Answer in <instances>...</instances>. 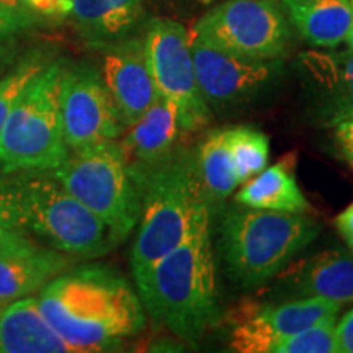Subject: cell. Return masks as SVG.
<instances>
[{
    "label": "cell",
    "instance_id": "obj_1",
    "mask_svg": "<svg viewBox=\"0 0 353 353\" xmlns=\"http://www.w3.org/2000/svg\"><path fill=\"white\" fill-rule=\"evenodd\" d=\"M39 307L72 352H107L145 325L138 291L108 265H82L39 291Z\"/></svg>",
    "mask_w": 353,
    "mask_h": 353
},
{
    "label": "cell",
    "instance_id": "obj_2",
    "mask_svg": "<svg viewBox=\"0 0 353 353\" xmlns=\"http://www.w3.org/2000/svg\"><path fill=\"white\" fill-rule=\"evenodd\" d=\"M0 219L70 257H101L118 245L107 224L70 195L52 170L3 172Z\"/></svg>",
    "mask_w": 353,
    "mask_h": 353
},
{
    "label": "cell",
    "instance_id": "obj_3",
    "mask_svg": "<svg viewBox=\"0 0 353 353\" xmlns=\"http://www.w3.org/2000/svg\"><path fill=\"white\" fill-rule=\"evenodd\" d=\"M141 192L138 234L131 250L132 276L208 226L211 205L203 190L196 152L175 149L149 167H130Z\"/></svg>",
    "mask_w": 353,
    "mask_h": 353
},
{
    "label": "cell",
    "instance_id": "obj_4",
    "mask_svg": "<svg viewBox=\"0 0 353 353\" xmlns=\"http://www.w3.org/2000/svg\"><path fill=\"white\" fill-rule=\"evenodd\" d=\"M144 311L183 342L198 343L221 319L210 224L134 278Z\"/></svg>",
    "mask_w": 353,
    "mask_h": 353
},
{
    "label": "cell",
    "instance_id": "obj_5",
    "mask_svg": "<svg viewBox=\"0 0 353 353\" xmlns=\"http://www.w3.org/2000/svg\"><path fill=\"white\" fill-rule=\"evenodd\" d=\"M321 224L311 216L280 213L239 205L221 223V254L232 283L255 288L291 263L319 236Z\"/></svg>",
    "mask_w": 353,
    "mask_h": 353
},
{
    "label": "cell",
    "instance_id": "obj_6",
    "mask_svg": "<svg viewBox=\"0 0 353 353\" xmlns=\"http://www.w3.org/2000/svg\"><path fill=\"white\" fill-rule=\"evenodd\" d=\"M52 174L107 224L118 244L138 226L141 192L118 139L70 149Z\"/></svg>",
    "mask_w": 353,
    "mask_h": 353
},
{
    "label": "cell",
    "instance_id": "obj_7",
    "mask_svg": "<svg viewBox=\"0 0 353 353\" xmlns=\"http://www.w3.org/2000/svg\"><path fill=\"white\" fill-rule=\"evenodd\" d=\"M64 61H51L30 82L8 114L0 138L3 172L54 170L68 157L59 110Z\"/></svg>",
    "mask_w": 353,
    "mask_h": 353
},
{
    "label": "cell",
    "instance_id": "obj_8",
    "mask_svg": "<svg viewBox=\"0 0 353 353\" xmlns=\"http://www.w3.org/2000/svg\"><path fill=\"white\" fill-rule=\"evenodd\" d=\"M203 43L247 59H281L290 46V23L276 0H226L193 25Z\"/></svg>",
    "mask_w": 353,
    "mask_h": 353
},
{
    "label": "cell",
    "instance_id": "obj_9",
    "mask_svg": "<svg viewBox=\"0 0 353 353\" xmlns=\"http://www.w3.org/2000/svg\"><path fill=\"white\" fill-rule=\"evenodd\" d=\"M143 39L159 95L175 107L182 132L208 125L213 112L198 85L188 30L175 20L154 19Z\"/></svg>",
    "mask_w": 353,
    "mask_h": 353
},
{
    "label": "cell",
    "instance_id": "obj_10",
    "mask_svg": "<svg viewBox=\"0 0 353 353\" xmlns=\"http://www.w3.org/2000/svg\"><path fill=\"white\" fill-rule=\"evenodd\" d=\"M59 110L69 151L118 139L126 130L103 77L88 64L64 63L59 81Z\"/></svg>",
    "mask_w": 353,
    "mask_h": 353
},
{
    "label": "cell",
    "instance_id": "obj_11",
    "mask_svg": "<svg viewBox=\"0 0 353 353\" xmlns=\"http://www.w3.org/2000/svg\"><path fill=\"white\" fill-rule=\"evenodd\" d=\"M193 64L201 95L211 112L242 107L260 97L281 72V61L234 56L190 33Z\"/></svg>",
    "mask_w": 353,
    "mask_h": 353
},
{
    "label": "cell",
    "instance_id": "obj_12",
    "mask_svg": "<svg viewBox=\"0 0 353 353\" xmlns=\"http://www.w3.org/2000/svg\"><path fill=\"white\" fill-rule=\"evenodd\" d=\"M342 304L325 298L304 296L275 307H263L242 319L231 335V348L241 353H270L278 339L337 319Z\"/></svg>",
    "mask_w": 353,
    "mask_h": 353
},
{
    "label": "cell",
    "instance_id": "obj_13",
    "mask_svg": "<svg viewBox=\"0 0 353 353\" xmlns=\"http://www.w3.org/2000/svg\"><path fill=\"white\" fill-rule=\"evenodd\" d=\"M100 74L126 128L159 97L143 38H121L110 43L103 52Z\"/></svg>",
    "mask_w": 353,
    "mask_h": 353
},
{
    "label": "cell",
    "instance_id": "obj_14",
    "mask_svg": "<svg viewBox=\"0 0 353 353\" xmlns=\"http://www.w3.org/2000/svg\"><path fill=\"white\" fill-rule=\"evenodd\" d=\"M299 63L317 123L335 128L353 117V51L304 52Z\"/></svg>",
    "mask_w": 353,
    "mask_h": 353
},
{
    "label": "cell",
    "instance_id": "obj_15",
    "mask_svg": "<svg viewBox=\"0 0 353 353\" xmlns=\"http://www.w3.org/2000/svg\"><path fill=\"white\" fill-rule=\"evenodd\" d=\"M72 265L70 255L26 239L0 247V299L12 303L39 293Z\"/></svg>",
    "mask_w": 353,
    "mask_h": 353
},
{
    "label": "cell",
    "instance_id": "obj_16",
    "mask_svg": "<svg viewBox=\"0 0 353 353\" xmlns=\"http://www.w3.org/2000/svg\"><path fill=\"white\" fill-rule=\"evenodd\" d=\"M180 134L182 128L175 107L159 95L121 134L120 144L128 165L139 169L164 161L176 149Z\"/></svg>",
    "mask_w": 353,
    "mask_h": 353
},
{
    "label": "cell",
    "instance_id": "obj_17",
    "mask_svg": "<svg viewBox=\"0 0 353 353\" xmlns=\"http://www.w3.org/2000/svg\"><path fill=\"white\" fill-rule=\"evenodd\" d=\"M72 352L39 307L38 298L25 296L8 303L0 316V353Z\"/></svg>",
    "mask_w": 353,
    "mask_h": 353
},
{
    "label": "cell",
    "instance_id": "obj_18",
    "mask_svg": "<svg viewBox=\"0 0 353 353\" xmlns=\"http://www.w3.org/2000/svg\"><path fill=\"white\" fill-rule=\"evenodd\" d=\"M286 285L299 298H325L342 306L353 303V254L329 249L303 262L286 278Z\"/></svg>",
    "mask_w": 353,
    "mask_h": 353
},
{
    "label": "cell",
    "instance_id": "obj_19",
    "mask_svg": "<svg viewBox=\"0 0 353 353\" xmlns=\"http://www.w3.org/2000/svg\"><path fill=\"white\" fill-rule=\"evenodd\" d=\"M280 3L311 46L332 50L347 41L353 0H280Z\"/></svg>",
    "mask_w": 353,
    "mask_h": 353
},
{
    "label": "cell",
    "instance_id": "obj_20",
    "mask_svg": "<svg viewBox=\"0 0 353 353\" xmlns=\"http://www.w3.org/2000/svg\"><path fill=\"white\" fill-rule=\"evenodd\" d=\"M236 203L249 208L307 214L311 205L303 195L293 172V162H276L245 182L236 195Z\"/></svg>",
    "mask_w": 353,
    "mask_h": 353
},
{
    "label": "cell",
    "instance_id": "obj_21",
    "mask_svg": "<svg viewBox=\"0 0 353 353\" xmlns=\"http://www.w3.org/2000/svg\"><path fill=\"white\" fill-rule=\"evenodd\" d=\"M70 6L83 37L99 44L125 38L143 17V0H70Z\"/></svg>",
    "mask_w": 353,
    "mask_h": 353
},
{
    "label": "cell",
    "instance_id": "obj_22",
    "mask_svg": "<svg viewBox=\"0 0 353 353\" xmlns=\"http://www.w3.org/2000/svg\"><path fill=\"white\" fill-rule=\"evenodd\" d=\"M200 180L210 205H219L239 187L241 180L234 159L229 128L211 131L196 151Z\"/></svg>",
    "mask_w": 353,
    "mask_h": 353
},
{
    "label": "cell",
    "instance_id": "obj_23",
    "mask_svg": "<svg viewBox=\"0 0 353 353\" xmlns=\"http://www.w3.org/2000/svg\"><path fill=\"white\" fill-rule=\"evenodd\" d=\"M234 159L241 183L252 179L268 164L270 143L262 131L249 126L229 128Z\"/></svg>",
    "mask_w": 353,
    "mask_h": 353
},
{
    "label": "cell",
    "instance_id": "obj_24",
    "mask_svg": "<svg viewBox=\"0 0 353 353\" xmlns=\"http://www.w3.org/2000/svg\"><path fill=\"white\" fill-rule=\"evenodd\" d=\"M50 63L51 61L43 52L33 51L32 54L25 56L19 64L13 65L6 76L0 77V138L17 100L30 85V82Z\"/></svg>",
    "mask_w": 353,
    "mask_h": 353
},
{
    "label": "cell",
    "instance_id": "obj_25",
    "mask_svg": "<svg viewBox=\"0 0 353 353\" xmlns=\"http://www.w3.org/2000/svg\"><path fill=\"white\" fill-rule=\"evenodd\" d=\"M335 321H325L278 339L270 353H339L335 339Z\"/></svg>",
    "mask_w": 353,
    "mask_h": 353
},
{
    "label": "cell",
    "instance_id": "obj_26",
    "mask_svg": "<svg viewBox=\"0 0 353 353\" xmlns=\"http://www.w3.org/2000/svg\"><path fill=\"white\" fill-rule=\"evenodd\" d=\"M34 25V15L28 8H12L0 6V41L25 32Z\"/></svg>",
    "mask_w": 353,
    "mask_h": 353
},
{
    "label": "cell",
    "instance_id": "obj_27",
    "mask_svg": "<svg viewBox=\"0 0 353 353\" xmlns=\"http://www.w3.org/2000/svg\"><path fill=\"white\" fill-rule=\"evenodd\" d=\"M21 6L44 17H68L72 8L70 0H21Z\"/></svg>",
    "mask_w": 353,
    "mask_h": 353
},
{
    "label": "cell",
    "instance_id": "obj_28",
    "mask_svg": "<svg viewBox=\"0 0 353 353\" xmlns=\"http://www.w3.org/2000/svg\"><path fill=\"white\" fill-rule=\"evenodd\" d=\"M339 353H353V309L335 324Z\"/></svg>",
    "mask_w": 353,
    "mask_h": 353
},
{
    "label": "cell",
    "instance_id": "obj_29",
    "mask_svg": "<svg viewBox=\"0 0 353 353\" xmlns=\"http://www.w3.org/2000/svg\"><path fill=\"white\" fill-rule=\"evenodd\" d=\"M335 228L353 254V201L335 218Z\"/></svg>",
    "mask_w": 353,
    "mask_h": 353
},
{
    "label": "cell",
    "instance_id": "obj_30",
    "mask_svg": "<svg viewBox=\"0 0 353 353\" xmlns=\"http://www.w3.org/2000/svg\"><path fill=\"white\" fill-rule=\"evenodd\" d=\"M23 239H26L25 234H21L19 231H13V229L8 228L7 224L0 219V247L15 244V242H20Z\"/></svg>",
    "mask_w": 353,
    "mask_h": 353
},
{
    "label": "cell",
    "instance_id": "obj_31",
    "mask_svg": "<svg viewBox=\"0 0 353 353\" xmlns=\"http://www.w3.org/2000/svg\"><path fill=\"white\" fill-rule=\"evenodd\" d=\"M335 141H350L353 143V117L347 118L335 126Z\"/></svg>",
    "mask_w": 353,
    "mask_h": 353
},
{
    "label": "cell",
    "instance_id": "obj_32",
    "mask_svg": "<svg viewBox=\"0 0 353 353\" xmlns=\"http://www.w3.org/2000/svg\"><path fill=\"white\" fill-rule=\"evenodd\" d=\"M337 148L347 164L353 169V143H350V141H337Z\"/></svg>",
    "mask_w": 353,
    "mask_h": 353
},
{
    "label": "cell",
    "instance_id": "obj_33",
    "mask_svg": "<svg viewBox=\"0 0 353 353\" xmlns=\"http://www.w3.org/2000/svg\"><path fill=\"white\" fill-rule=\"evenodd\" d=\"M12 59H13V51L8 46L0 44V72L6 70L8 65H10Z\"/></svg>",
    "mask_w": 353,
    "mask_h": 353
},
{
    "label": "cell",
    "instance_id": "obj_34",
    "mask_svg": "<svg viewBox=\"0 0 353 353\" xmlns=\"http://www.w3.org/2000/svg\"><path fill=\"white\" fill-rule=\"evenodd\" d=\"M0 6L12 7V8H21V0H0Z\"/></svg>",
    "mask_w": 353,
    "mask_h": 353
},
{
    "label": "cell",
    "instance_id": "obj_35",
    "mask_svg": "<svg viewBox=\"0 0 353 353\" xmlns=\"http://www.w3.org/2000/svg\"><path fill=\"white\" fill-rule=\"evenodd\" d=\"M347 43H348V50L353 51V19L350 25V32H348V37H347Z\"/></svg>",
    "mask_w": 353,
    "mask_h": 353
},
{
    "label": "cell",
    "instance_id": "obj_36",
    "mask_svg": "<svg viewBox=\"0 0 353 353\" xmlns=\"http://www.w3.org/2000/svg\"><path fill=\"white\" fill-rule=\"evenodd\" d=\"M7 306H8V303L3 301V299H0V316L3 314V311H6Z\"/></svg>",
    "mask_w": 353,
    "mask_h": 353
}]
</instances>
